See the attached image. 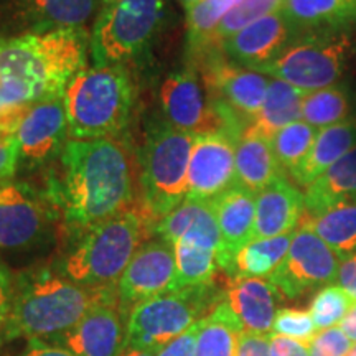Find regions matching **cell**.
Returning <instances> with one entry per match:
<instances>
[{
	"label": "cell",
	"instance_id": "1",
	"mask_svg": "<svg viewBox=\"0 0 356 356\" xmlns=\"http://www.w3.org/2000/svg\"><path fill=\"white\" fill-rule=\"evenodd\" d=\"M63 167L61 202L71 228L86 231L136 203V160L127 145L114 137L70 140Z\"/></svg>",
	"mask_w": 356,
	"mask_h": 356
},
{
	"label": "cell",
	"instance_id": "2",
	"mask_svg": "<svg viewBox=\"0 0 356 356\" xmlns=\"http://www.w3.org/2000/svg\"><path fill=\"white\" fill-rule=\"evenodd\" d=\"M113 293L115 286L89 287L51 269L29 270L15 279L12 309L0 340L58 343L92 307Z\"/></svg>",
	"mask_w": 356,
	"mask_h": 356
},
{
	"label": "cell",
	"instance_id": "3",
	"mask_svg": "<svg viewBox=\"0 0 356 356\" xmlns=\"http://www.w3.org/2000/svg\"><path fill=\"white\" fill-rule=\"evenodd\" d=\"M84 47L78 29L0 38V78L25 104L63 96L84 66Z\"/></svg>",
	"mask_w": 356,
	"mask_h": 356
},
{
	"label": "cell",
	"instance_id": "4",
	"mask_svg": "<svg viewBox=\"0 0 356 356\" xmlns=\"http://www.w3.org/2000/svg\"><path fill=\"white\" fill-rule=\"evenodd\" d=\"M155 220L145 207L86 229L61 262L60 274L89 287L115 286L139 248L154 234Z\"/></svg>",
	"mask_w": 356,
	"mask_h": 356
},
{
	"label": "cell",
	"instance_id": "5",
	"mask_svg": "<svg viewBox=\"0 0 356 356\" xmlns=\"http://www.w3.org/2000/svg\"><path fill=\"white\" fill-rule=\"evenodd\" d=\"M63 99L71 139H106L126 126L134 86L121 66L99 65L79 71L66 86Z\"/></svg>",
	"mask_w": 356,
	"mask_h": 356
},
{
	"label": "cell",
	"instance_id": "6",
	"mask_svg": "<svg viewBox=\"0 0 356 356\" xmlns=\"http://www.w3.org/2000/svg\"><path fill=\"white\" fill-rule=\"evenodd\" d=\"M222 297L225 292L211 282L173 289L140 302L127 315L126 346L159 351L207 317Z\"/></svg>",
	"mask_w": 356,
	"mask_h": 356
},
{
	"label": "cell",
	"instance_id": "7",
	"mask_svg": "<svg viewBox=\"0 0 356 356\" xmlns=\"http://www.w3.org/2000/svg\"><path fill=\"white\" fill-rule=\"evenodd\" d=\"M195 137L170 126L155 131L147 142L140 186L145 210L155 222L186 198Z\"/></svg>",
	"mask_w": 356,
	"mask_h": 356
},
{
	"label": "cell",
	"instance_id": "8",
	"mask_svg": "<svg viewBox=\"0 0 356 356\" xmlns=\"http://www.w3.org/2000/svg\"><path fill=\"white\" fill-rule=\"evenodd\" d=\"M351 43L345 32H310L296 37L274 61L254 71L282 79L300 91L332 88L343 76Z\"/></svg>",
	"mask_w": 356,
	"mask_h": 356
},
{
	"label": "cell",
	"instance_id": "9",
	"mask_svg": "<svg viewBox=\"0 0 356 356\" xmlns=\"http://www.w3.org/2000/svg\"><path fill=\"white\" fill-rule=\"evenodd\" d=\"M167 0H118L97 17L92 30L96 61L114 65L140 51L162 25Z\"/></svg>",
	"mask_w": 356,
	"mask_h": 356
},
{
	"label": "cell",
	"instance_id": "10",
	"mask_svg": "<svg viewBox=\"0 0 356 356\" xmlns=\"http://www.w3.org/2000/svg\"><path fill=\"white\" fill-rule=\"evenodd\" d=\"M338 259L314 231L299 226L287 256L267 280L284 299H299L314 289L330 286L337 279Z\"/></svg>",
	"mask_w": 356,
	"mask_h": 356
},
{
	"label": "cell",
	"instance_id": "11",
	"mask_svg": "<svg viewBox=\"0 0 356 356\" xmlns=\"http://www.w3.org/2000/svg\"><path fill=\"white\" fill-rule=\"evenodd\" d=\"M221 53L202 56V76L208 96L252 124L264 104L270 79L259 71L233 65L221 58Z\"/></svg>",
	"mask_w": 356,
	"mask_h": 356
},
{
	"label": "cell",
	"instance_id": "12",
	"mask_svg": "<svg viewBox=\"0 0 356 356\" xmlns=\"http://www.w3.org/2000/svg\"><path fill=\"white\" fill-rule=\"evenodd\" d=\"M175 273L173 244L157 236L154 239H147L115 284L121 310L129 315L132 307L140 302L172 291Z\"/></svg>",
	"mask_w": 356,
	"mask_h": 356
},
{
	"label": "cell",
	"instance_id": "13",
	"mask_svg": "<svg viewBox=\"0 0 356 356\" xmlns=\"http://www.w3.org/2000/svg\"><path fill=\"white\" fill-rule=\"evenodd\" d=\"M236 184V142L225 134L195 137L185 200L211 202Z\"/></svg>",
	"mask_w": 356,
	"mask_h": 356
},
{
	"label": "cell",
	"instance_id": "14",
	"mask_svg": "<svg viewBox=\"0 0 356 356\" xmlns=\"http://www.w3.org/2000/svg\"><path fill=\"white\" fill-rule=\"evenodd\" d=\"M160 101L170 126L178 131L193 136L225 134V124L204 95L197 74L185 71L167 78L160 89Z\"/></svg>",
	"mask_w": 356,
	"mask_h": 356
},
{
	"label": "cell",
	"instance_id": "15",
	"mask_svg": "<svg viewBox=\"0 0 356 356\" xmlns=\"http://www.w3.org/2000/svg\"><path fill=\"white\" fill-rule=\"evenodd\" d=\"M126 325L127 315L119 307L115 292L92 307L56 345L74 356H121L126 348Z\"/></svg>",
	"mask_w": 356,
	"mask_h": 356
},
{
	"label": "cell",
	"instance_id": "16",
	"mask_svg": "<svg viewBox=\"0 0 356 356\" xmlns=\"http://www.w3.org/2000/svg\"><path fill=\"white\" fill-rule=\"evenodd\" d=\"M296 29L277 10L252 22L221 44L229 60L248 70H257L274 61L297 37Z\"/></svg>",
	"mask_w": 356,
	"mask_h": 356
},
{
	"label": "cell",
	"instance_id": "17",
	"mask_svg": "<svg viewBox=\"0 0 356 356\" xmlns=\"http://www.w3.org/2000/svg\"><path fill=\"white\" fill-rule=\"evenodd\" d=\"M47 231V213L33 191L22 184L0 185V249L33 248Z\"/></svg>",
	"mask_w": 356,
	"mask_h": 356
},
{
	"label": "cell",
	"instance_id": "18",
	"mask_svg": "<svg viewBox=\"0 0 356 356\" xmlns=\"http://www.w3.org/2000/svg\"><path fill=\"white\" fill-rule=\"evenodd\" d=\"M218 228L221 236V248L218 251V266L222 273L239 249L252 241L256 221V193L241 185H233L211 200Z\"/></svg>",
	"mask_w": 356,
	"mask_h": 356
},
{
	"label": "cell",
	"instance_id": "19",
	"mask_svg": "<svg viewBox=\"0 0 356 356\" xmlns=\"http://www.w3.org/2000/svg\"><path fill=\"white\" fill-rule=\"evenodd\" d=\"M68 129L63 96L32 102L17 129L20 154L30 160H43L63 142Z\"/></svg>",
	"mask_w": 356,
	"mask_h": 356
},
{
	"label": "cell",
	"instance_id": "20",
	"mask_svg": "<svg viewBox=\"0 0 356 356\" xmlns=\"http://www.w3.org/2000/svg\"><path fill=\"white\" fill-rule=\"evenodd\" d=\"M304 213V193L287 180L279 177L256 195V221L252 239H267L293 233L299 228Z\"/></svg>",
	"mask_w": 356,
	"mask_h": 356
},
{
	"label": "cell",
	"instance_id": "21",
	"mask_svg": "<svg viewBox=\"0 0 356 356\" xmlns=\"http://www.w3.org/2000/svg\"><path fill=\"white\" fill-rule=\"evenodd\" d=\"M154 234L168 243L186 241L220 251L221 236L211 202L184 200L175 210L155 222Z\"/></svg>",
	"mask_w": 356,
	"mask_h": 356
},
{
	"label": "cell",
	"instance_id": "22",
	"mask_svg": "<svg viewBox=\"0 0 356 356\" xmlns=\"http://www.w3.org/2000/svg\"><path fill=\"white\" fill-rule=\"evenodd\" d=\"M225 300L243 325L244 332L269 335L277 315L279 292L267 279L248 277L231 280Z\"/></svg>",
	"mask_w": 356,
	"mask_h": 356
},
{
	"label": "cell",
	"instance_id": "23",
	"mask_svg": "<svg viewBox=\"0 0 356 356\" xmlns=\"http://www.w3.org/2000/svg\"><path fill=\"white\" fill-rule=\"evenodd\" d=\"M282 175L269 137L249 126L236 144V185L257 195Z\"/></svg>",
	"mask_w": 356,
	"mask_h": 356
},
{
	"label": "cell",
	"instance_id": "24",
	"mask_svg": "<svg viewBox=\"0 0 356 356\" xmlns=\"http://www.w3.org/2000/svg\"><path fill=\"white\" fill-rule=\"evenodd\" d=\"M280 12L297 33L345 32L356 24V0H284Z\"/></svg>",
	"mask_w": 356,
	"mask_h": 356
},
{
	"label": "cell",
	"instance_id": "25",
	"mask_svg": "<svg viewBox=\"0 0 356 356\" xmlns=\"http://www.w3.org/2000/svg\"><path fill=\"white\" fill-rule=\"evenodd\" d=\"M356 147V119L350 118L335 126L322 129L305 159L291 172L297 185L309 186L333 163Z\"/></svg>",
	"mask_w": 356,
	"mask_h": 356
},
{
	"label": "cell",
	"instance_id": "26",
	"mask_svg": "<svg viewBox=\"0 0 356 356\" xmlns=\"http://www.w3.org/2000/svg\"><path fill=\"white\" fill-rule=\"evenodd\" d=\"M299 226L314 231L340 259L355 254L356 197L341 200L318 215L302 213Z\"/></svg>",
	"mask_w": 356,
	"mask_h": 356
},
{
	"label": "cell",
	"instance_id": "27",
	"mask_svg": "<svg viewBox=\"0 0 356 356\" xmlns=\"http://www.w3.org/2000/svg\"><path fill=\"white\" fill-rule=\"evenodd\" d=\"M353 197H356V147L307 186L304 213L318 215L341 200Z\"/></svg>",
	"mask_w": 356,
	"mask_h": 356
},
{
	"label": "cell",
	"instance_id": "28",
	"mask_svg": "<svg viewBox=\"0 0 356 356\" xmlns=\"http://www.w3.org/2000/svg\"><path fill=\"white\" fill-rule=\"evenodd\" d=\"M293 233L267 239H252L251 243H248L236 252L225 274L231 277V280L269 277L287 256Z\"/></svg>",
	"mask_w": 356,
	"mask_h": 356
},
{
	"label": "cell",
	"instance_id": "29",
	"mask_svg": "<svg viewBox=\"0 0 356 356\" xmlns=\"http://www.w3.org/2000/svg\"><path fill=\"white\" fill-rule=\"evenodd\" d=\"M304 96L305 91L293 88L292 84L282 81V79H270L264 104L251 127L262 136L273 139L274 134L279 132L280 129L300 121Z\"/></svg>",
	"mask_w": 356,
	"mask_h": 356
},
{
	"label": "cell",
	"instance_id": "30",
	"mask_svg": "<svg viewBox=\"0 0 356 356\" xmlns=\"http://www.w3.org/2000/svg\"><path fill=\"white\" fill-rule=\"evenodd\" d=\"M243 325L222 297L202 320L195 356H238Z\"/></svg>",
	"mask_w": 356,
	"mask_h": 356
},
{
	"label": "cell",
	"instance_id": "31",
	"mask_svg": "<svg viewBox=\"0 0 356 356\" xmlns=\"http://www.w3.org/2000/svg\"><path fill=\"white\" fill-rule=\"evenodd\" d=\"M175 249V282L173 289H184L215 282L218 252L186 241L173 243ZM172 289V291H173Z\"/></svg>",
	"mask_w": 356,
	"mask_h": 356
},
{
	"label": "cell",
	"instance_id": "32",
	"mask_svg": "<svg viewBox=\"0 0 356 356\" xmlns=\"http://www.w3.org/2000/svg\"><path fill=\"white\" fill-rule=\"evenodd\" d=\"M241 0H200L197 6L186 10L190 48L200 56L216 51L211 48L213 35L228 13Z\"/></svg>",
	"mask_w": 356,
	"mask_h": 356
},
{
	"label": "cell",
	"instance_id": "33",
	"mask_svg": "<svg viewBox=\"0 0 356 356\" xmlns=\"http://www.w3.org/2000/svg\"><path fill=\"white\" fill-rule=\"evenodd\" d=\"M348 114V92L338 86L305 92L302 99V121L318 131L346 121Z\"/></svg>",
	"mask_w": 356,
	"mask_h": 356
},
{
	"label": "cell",
	"instance_id": "34",
	"mask_svg": "<svg viewBox=\"0 0 356 356\" xmlns=\"http://www.w3.org/2000/svg\"><path fill=\"white\" fill-rule=\"evenodd\" d=\"M318 132V129L312 127L310 124L297 121L274 134L270 144H273L275 159H277L282 170L291 173L293 168L299 165L302 160L305 159V155L309 154Z\"/></svg>",
	"mask_w": 356,
	"mask_h": 356
},
{
	"label": "cell",
	"instance_id": "35",
	"mask_svg": "<svg viewBox=\"0 0 356 356\" xmlns=\"http://www.w3.org/2000/svg\"><path fill=\"white\" fill-rule=\"evenodd\" d=\"M26 3L56 29H79L96 10V0H26Z\"/></svg>",
	"mask_w": 356,
	"mask_h": 356
},
{
	"label": "cell",
	"instance_id": "36",
	"mask_svg": "<svg viewBox=\"0 0 356 356\" xmlns=\"http://www.w3.org/2000/svg\"><path fill=\"white\" fill-rule=\"evenodd\" d=\"M284 0H241V2L222 19L218 30L213 35L211 48L216 51H222L221 44L248 26L252 22L269 15V13L280 10Z\"/></svg>",
	"mask_w": 356,
	"mask_h": 356
},
{
	"label": "cell",
	"instance_id": "37",
	"mask_svg": "<svg viewBox=\"0 0 356 356\" xmlns=\"http://www.w3.org/2000/svg\"><path fill=\"white\" fill-rule=\"evenodd\" d=\"M351 304L353 302L350 300V297L346 296L340 286H332L330 284V286L320 289L314 296L309 307L317 332L337 327V323L341 322Z\"/></svg>",
	"mask_w": 356,
	"mask_h": 356
},
{
	"label": "cell",
	"instance_id": "38",
	"mask_svg": "<svg viewBox=\"0 0 356 356\" xmlns=\"http://www.w3.org/2000/svg\"><path fill=\"white\" fill-rule=\"evenodd\" d=\"M273 333H279V335L296 338V340L309 343L317 333V328H315L309 310L280 309L274 318Z\"/></svg>",
	"mask_w": 356,
	"mask_h": 356
},
{
	"label": "cell",
	"instance_id": "39",
	"mask_svg": "<svg viewBox=\"0 0 356 356\" xmlns=\"http://www.w3.org/2000/svg\"><path fill=\"white\" fill-rule=\"evenodd\" d=\"M351 348V341L340 327L320 330L309 341L310 356H345Z\"/></svg>",
	"mask_w": 356,
	"mask_h": 356
},
{
	"label": "cell",
	"instance_id": "40",
	"mask_svg": "<svg viewBox=\"0 0 356 356\" xmlns=\"http://www.w3.org/2000/svg\"><path fill=\"white\" fill-rule=\"evenodd\" d=\"M20 157V145L17 134L8 131L0 122V180L8 178L15 172Z\"/></svg>",
	"mask_w": 356,
	"mask_h": 356
},
{
	"label": "cell",
	"instance_id": "41",
	"mask_svg": "<svg viewBox=\"0 0 356 356\" xmlns=\"http://www.w3.org/2000/svg\"><path fill=\"white\" fill-rule=\"evenodd\" d=\"M200 325H202V320L198 323H195L191 328H188L185 333H181V335L173 338L172 341H168L165 346H162L155 353V356H195Z\"/></svg>",
	"mask_w": 356,
	"mask_h": 356
},
{
	"label": "cell",
	"instance_id": "42",
	"mask_svg": "<svg viewBox=\"0 0 356 356\" xmlns=\"http://www.w3.org/2000/svg\"><path fill=\"white\" fill-rule=\"evenodd\" d=\"M13 292H15V279L12 277L7 266L0 261V333L6 327L8 314H10Z\"/></svg>",
	"mask_w": 356,
	"mask_h": 356
},
{
	"label": "cell",
	"instance_id": "43",
	"mask_svg": "<svg viewBox=\"0 0 356 356\" xmlns=\"http://www.w3.org/2000/svg\"><path fill=\"white\" fill-rule=\"evenodd\" d=\"M269 343L273 356H310L309 343L296 338L269 333Z\"/></svg>",
	"mask_w": 356,
	"mask_h": 356
},
{
	"label": "cell",
	"instance_id": "44",
	"mask_svg": "<svg viewBox=\"0 0 356 356\" xmlns=\"http://www.w3.org/2000/svg\"><path fill=\"white\" fill-rule=\"evenodd\" d=\"M238 356H273L269 335L243 330L238 341Z\"/></svg>",
	"mask_w": 356,
	"mask_h": 356
},
{
	"label": "cell",
	"instance_id": "45",
	"mask_svg": "<svg viewBox=\"0 0 356 356\" xmlns=\"http://www.w3.org/2000/svg\"><path fill=\"white\" fill-rule=\"evenodd\" d=\"M337 284L343 289L350 300L356 304V252L345 259H341V264L338 266Z\"/></svg>",
	"mask_w": 356,
	"mask_h": 356
},
{
	"label": "cell",
	"instance_id": "46",
	"mask_svg": "<svg viewBox=\"0 0 356 356\" xmlns=\"http://www.w3.org/2000/svg\"><path fill=\"white\" fill-rule=\"evenodd\" d=\"M15 356H74L65 346L56 343H47L40 340H29L26 346Z\"/></svg>",
	"mask_w": 356,
	"mask_h": 356
},
{
	"label": "cell",
	"instance_id": "47",
	"mask_svg": "<svg viewBox=\"0 0 356 356\" xmlns=\"http://www.w3.org/2000/svg\"><path fill=\"white\" fill-rule=\"evenodd\" d=\"M338 327L343 330V333L348 337L350 341H356V304H351V307L346 312V315L341 318Z\"/></svg>",
	"mask_w": 356,
	"mask_h": 356
},
{
	"label": "cell",
	"instance_id": "48",
	"mask_svg": "<svg viewBox=\"0 0 356 356\" xmlns=\"http://www.w3.org/2000/svg\"><path fill=\"white\" fill-rule=\"evenodd\" d=\"M157 351H149V350H140V348H131V346H126L121 356H155Z\"/></svg>",
	"mask_w": 356,
	"mask_h": 356
},
{
	"label": "cell",
	"instance_id": "49",
	"mask_svg": "<svg viewBox=\"0 0 356 356\" xmlns=\"http://www.w3.org/2000/svg\"><path fill=\"white\" fill-rule=\"evenodd\" d=\"M345 356H356V343H355L353 346H351L350 351H348V353H346Z\"/></svg>",
	"mask_w": 356,
	"mask_h": 356
},
{
	"label": "cell",
	"instance_id": "50",
	"mask_svg": "<svg viewBox=\"0 0 356 356\" xmlns=\"http://www.w3.org/2000/svg\"><path fill=\"white\" fill-rule=\"evenodd\" d=\"M102 2H104L106 6H109V3H114V2H118V0H102Z\"/></svg>",
	"mask_w": 356,
	"mask_h": 356
}]
</instances>
